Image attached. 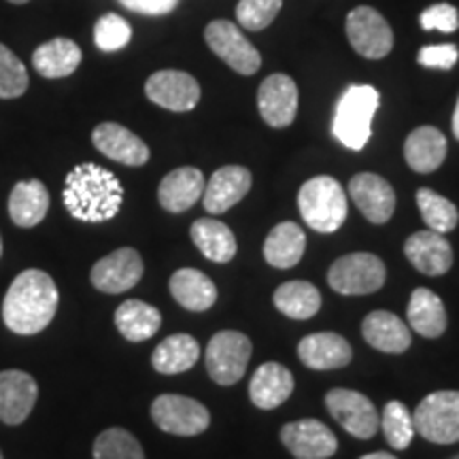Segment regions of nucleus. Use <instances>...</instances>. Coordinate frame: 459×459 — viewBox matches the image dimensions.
<instances>
[{"label": "nucleus", "mask_w": 459, "mask_h": 459, "mask_svg": "<svg viewBox=\"0 0 459 459\" xmlns=\"http://www.w3.org/2000/svg\"><path fill=\"white\" fill-rule=\"evenodd\" d=\"M62 200L74 220L102 223L113 220L124 203V187L111 170L99 164H79L66 175Z\"/></svg>", "instance_id": "f257e3e1"}, {"label": "nucleus", "mask_w": 459, "mask_h": 459, "mask_svg": "<svg viewBox=\"0 0 459 459\" xmlns=\"http://www.w3.org/2000/svg\"><path fill=\"white\" fill-rule=\"evenodd\" d=\"M57 300V287L48 273L37 268L24 271L13 279L4 296V325L22 336L39 334L56 317Z\"/></svg>", "instance_id": "f03ea898"}, {"label": "nucleus", "mask_w": 459, "mask_h": 459, "mask_svg": "<svg viewBox=\"0 0 459 459\" xmlns=\"http://www.w3.org/2000/svg\"><path fill=\"white\" fill-rule=\"evenodd\" d=\"M298 209L315 232L332 234L347 220V194L334 177H313L298 192Z\"/></svg>", "instance_id": "7ed1b4c3"}, {"label": "nucleus", "mask_w": 459, "mask_h": 459, "mask_svg": "<svg viewBox=\"0 0 459 459\" xmlns=\"http://www.w3.org/2000/svg\"><path fill=\"white\" fill-rule=\"evenodd\" d=\"M378 102H381V96L372 85H351L341 96L332 132L344 147L351 152H361L368 145Z\"/></svg>", "instance_id": "20e7f679"}, {"label": "nucleus", "mask_w": 459, "mask_h": 459, "mask_svg": "<svg viewBox=\"0 0 459 459\" xmlns=\"http://www.w3.org/2000/svg\"><path fill=\"white\" fill-rule=\"evenodd\" d=\"M415 432L434 445L459 443V392H434L412 412Z\"/></svg>", "instance_id": "39448f33"}, {"label": "nucleus", "mask_w": 459, "mask_h": 459, "mask_svg": "<svg viewBox=\"0 0 459 459\" xmlns=\"http://www.w3.org/2000/svg\"><path fill=\"white\" fill-rule=\"evenodd\" d=\"M387 268L372 254H349L338 257L328 273V283L336 294L366 296L385 285Z\"/></svg>", "instance_id": "423d86ee"}, {"label": "nucleus", "mask_w": 459, "mask_h": 459, "mask_svg": "<svg viewBox=\"0 0 459 459\" xmlns=\"http://www.w3.org/2000/svg\"><path fill=\"white\" fill-rule=\"evenodd\" d=\"M251 341L243 332L223 330L206 347V372L217 385H234L243 378L251 359Z\"/></svg>", "instance_id": "0eeeda50"}, {"label": "nucleus", "mask_w": 459, "mask_h": 459, "mask_svg": "<svg viewBox=\"0 0 459 459\" xmlns=\"http://www.w3.org/2000/svg\"><path fill=\"white\" fill-rule=\"evenodd\" d=\"M152 419L162 432L175 436H198L209 429L211 423L204 404L177 394L158 395L152 404Z\"/></svg>", "instance_id": "6e6552de"}, {"label": "nucleus", "mask_w": 459, "mask_h": 459, "mask_svg": "<svg viewBox=\"0 0 459 459\" xmlns=\"http://www.w3.org/2000/svg\"><path fill=\"white\" fill-rule=\"evenodd\" d=\"M204 41L217 57L238 74H255L262 66V56L249 39L228 20H215L204 28Z\"/></svg>", "instance_id": "1a4fd4ad"}, {"label": "nucleus", "mask_w": 459, "mask_h": 459, "mask_svg": "<svg viewBox=\"0 0 459 459\" xmlns=\"http://www.w3.org/2000/svg\"><path fill=\"white\" fill-rule=\"evenodd\" d=\"M347 37L361 57L381 60L394 48V32L387 20L372 7H358L347 15Z\"/></svg>", "instance_id": "9d476101"}, {"label": "nucleus", "mask_w": 459, "mask_h": 459, "mask_svg": "<svg viewBox=\"0 0 459 459\" xmlns=\"http://www.w3.org/2000/svg\"><path fill=\"white\" fill-rule=\"evenodd\" d=\"M325 406L349 434L359 440H368L378 429V411L368 395L353 389H330L325 394Z\"/></svg>", "instance_id": "9b49d317"}, {"label": "nucleus", "mask_w": 459, "mask_h": 459, "mask_svg": "<svg viewBox=\"0 0 459 459\" xmlns=\"http://www.w3.org/2000/svg\"><path fill=\"white\" fill-rule=\"evenodd\" d=\"M143 277L141 254L132 247L115 249L91 268V285L102 294H124L139 283Z\"/></svg>", "instance_id": "f8f14e48"}, {"label": "nucleus", "mask_w": 459, "mask_h": 459, "mask_svg": "<svg viewBox=\"0 0 459 459\" xmlns=\"http://www.w3.org/2000/svg\"><path fill=\"white\" fill-rule=\"evenodd\" d=\"M281 443L296 459H330L338 451L332 429L317 419H300L281 429Z\"/></svg>", "instance_id": "ddd939ff"}, {"label": "nucleus", "mask_w": 459, "mask_h": 459, "mask_svg": "<svg viewBox=\"0 0 459 459\" xmlns=\"http://www.w3.org/2000/svg\"><path fill=\"white\" fill-rule=\"evenodd\" d=\"M145 94L153 105L175 113L192 111L200 100V85L183 71H158L147 79Z\"/></svg>", "instance_id": "4468645a"}, {"label": "nucleus", "mask_w": 459, "mask_h": 459, "mask_svg": "<svg viewBox=\"0 0 459 459\" xmlns=\"http://www.w3.org/2000/svg\"><path fill=\"white\" fill-rule=\"evenodd\" d=\"M349 194L355 206L370 223H387L395 211V192L387 179L375 172H359L349 181Z\"/></svg>", "instance_id": "2eb2a0df"}, {"label": "nucleus", "mask_w": 459, "mask_h": 459, "mask_svg": "<svg viewBox=\"0 0 459 459\" xmlns=\"http://www.w3.org/2000/svg\"><path fill=\"white\" fill-rule=\"evenodd\" d=\"M257 108L268 126L287 128L298 113V88L294 79L281 73L264 79L257 90Z\"/></svg>", "instance_id": "dca6fc26"}, {"label": "nucleus", "mask_w": 459, "mask_h": 459, "mask_svg": "<svg viewBox=\"0 0 459 459\" xmlns=\"http://www.w3.org/2000/svg\"><path fill=\"white\" fill-rule=\"evenodd\" d=\"M39 385L24 370L0 372V421L20 426L37 404Z\"/></svg>", "instance_id": "f3484780"}, {"label": "nucleus", "mask_w": 459, "mask_h": 459, "mask_svg": "<svg viewBox=\"0 0 459 459\" xmlns=\"http://www.w3.org/2000/svg\"><path fill=\"white\" fill-rule=\"evenodd\" d=\"M91 143L102 156L113 160V162L124 166H143L149 162V147L122 124H99L91 132Z\"/></svg>", "instance_id": "a211bd4d"}, {"label": "nucleus", "mask_w": 459, "mask_h": 459, "mask_svg": "<svg viewBox=\"0 0 459 459\" xmlns=\"http://www.w3.org/2000/svg\"><path fill=\"white\" fill-rule=\"evenodd\" d=\"M251 172L245 166H221L204 183L203 204L211 215H221L238 204L251 189Z\"/></svg>", "instance_id": "6ab92c4d"}, {"label": "nucleus", "mask_w": 459, "mask_h": 459, "mask_svg": "<svg viewBox=\"0 0 459 459\" xmlns=\"http://www.w3.org/2000/svg\"><path fill=\"white\" fill-rule=\"evenodd\" d=\"M404 255L417 268L419 273L428 277H443L453 266V249L445 234L434 230H421L415 232L404 243Z\"/></svg>", "instance_id": "aec40b11"}, {"label": "nucleus", "mask_w": 459, "mask_h": 459, "mask_svg": "<svg viewBox=\"0 0 459 459\" xmlns=\"http://www.w3.org/2000/svg\"><path fill=\"white\" fill-rule=\"evenodd\" d=\"M298 358L313 370H336L353 359V349L341 334L317 332L302 338L298 344Z\"/></svg>", "instance_id": "412c9836"}, {"label": "nucleus", "mask_w": 459, "mask_h": 459, "mask_svg": "<svg viewBox=\"0 0 459 459\" xmlns=\"http://www.w3.org/2000/svg\"><path fill=\"white\" fill-rule=\"evenodd\" d=\"M204 177L194 166L170 170L158 187V200L169 213H183L203 198Z\"/></svg>", "instance_id": "4be33fe9"}, {"label": "nucleus", "mask_w": 459, "mask_h": 459, "mask_svg": "<svg viewBox=\"0 0 459 459\" xmlns=\"http://www.w3.org/2000/svg\"><path fill=\"white\" fill-rule=\"evenodd\" d=\"M294 394V375L277 361H266L249 383V398L257 409L273 411Z\"/></svg>", "instance_id": "5701e85b"}, {"label": "nucleus", "mask_w": 459, "mask_h": 459, "mask_svg": "<svg viewBox=\"0 0 459 459\" xmlns=\"http://www.w3.org/2000/svg\"><path fill=\"white\" fill-rule=\"evenodd\" d=\"M406 164L419 175L438 170L446 158V139L434 126H419L404 143Z\"/></svg>", "instance_id": "b1692460"}, {"label": "nucleus", "mask_w": 459, "mask_h": 459, "mask_svg": "<svg viewBox=\"0 0 459 459\" xmlns=\"http://www.w3.org/2000/svg\"><path fill=\"white\" fill-rule=\"evenodd\" d=\"M361 334L370 347L383 353H404L411 347V330L398 315L389 311H372L361 324Z\"/></svg>", "instance_id": "393cba45"}, {"label": "nucleus", "mask_w": 459, "mask_h": 459, "mask_svg": "<svg viewBox=\"0 0 459 459\" xmlns=\"http://www.w3.org/2000/svg\"><path fill=\"white\" fill-rule=\"evenodd\" d=\"M49 211V192L39 179L20 181L9 196L11 221L20 228H34Z\"/></svg>", "instance_id": "a878e982"}, {"label": "nucleus", "mask_w": 459, "mask_h": 459, "mask_svg": "<svg viewBox=\"0 0 459 459\" xmlns=\"http://www.w3.org/2000/svg\"><path fill=\"white\" fill-rule=\"evenodd\" d=\"M170 294L187 311H209L217 302V287L213 281L196 268H181L170 277Z\"/></svg>", "instance_id": "bb28decb"}, {"label": "nucleus", "mask_w": 459, "mask_h": 459, "mask_svg": "<svg viewBox=\"0 0 459 459\" xmlns=\"http://www.w3.org/2000/svg\"><path fill=\"white\" fill-rule=\"evenodd\" d=\"M307 249V234L294 221H283L271 230L264 243V257L274 268L287 271L302 260Z\"/></svg>", "instance_id": "cd10ccee"}, {"label": "nucleus", "mask_w": 459, "mask_h": 459, "mask_svg": "<svg viewBox=\"0 0 459 459\" xmlns=\"http://www.w3.org/2000/svg\"><path fill=\"white\" fill-rule=\"evenodd\" d=\"M32 65L45 79H62L82 65V49L71 39L57 37L34 49Z\"/></svg>", "instance_id": "c85d7f7f"}, {"label": "nucleus", "mask_w": 459, "mask_h": 459, "mask_svg": "<svg viewBox=\"0 0 459 459\" xmlns=\"http://www.w3.org/2000/svg\"><path fill=\"white\" fill-rule=\"evenodd\" d=\"M189 237L198 247L200 254L211 262L226 264L237 255V237L226 223L217 220H209V217L196 220L192 223V230H189Z\"/></svg>", "instance_id": "c756f323"}, {"label": "nucleus", "mask_w": 459, "mask_h": 459, "mask_svg": "<svg viewBox=\"0 0 459 459\" xmlns=\"http://www.w3.org/2000/svg\"><path fill=\"white\" fill-rule=\"evenodd\" d=\"M406 317H409L411 328L423 338H438L446 330L445 304L434 291L426 290V287H419L411 294Z\"/></svg>", "instance_id": "7c9ffc66"}, {"label": "nucleus", "mask_w": 459, "mask_h": 459, "mask_svg": "<svg viewBox=\"0 0 459 459\" xmlns=\"http://www.w3.org/2000/svg\"><path fill=\"white\" fill-rule=\"evenodd\" d=\"M115 325L126 341L143 342L158 334L162 315L156 307L143 300H126L115 311Z\"/></svg>", "instance_id": "2f4dec72"}, {"label": "nucleus", "mask_w": 459, "mask_h": 459, "mask_svg": "<svg viewBox=\"0 0 459 459\" xmlns=\"http://www.w3.org/2000/svg\"><path fill=\"white\" fill-rule=\"evenodd\" d=\"M200 344L189 334H172L158 344L152 355V366L160 375H181L196 366Z\"/></svg>", "instance_id": "473e14b6"}, {"label": "nucleus", "mask_w": 459, "mask_h": 459, "mask_svg": "<svg viewBox=\"0 0 459 459\" xmlns=\"http://www.w3.org/2000/svg\"><path fill=\"white\" fill-rule=\"evenodd\" d=\"M273 302L287 317L291 319H311L321 308V294L308 281H287L273 294Z\"/></svg>", "instance_id": "72a5a7b5"}, {"label": "nucleus", "mask_w": 459, "mask_h": 459, "mask_svg": "<svg viewBox=\"0 0 459 459\" xmlns=\"http://www.w3.org/2000/svg\"><path fill=\"white\" fill-rule=\"evenodd\" d=\"M417 206L421 211L423 221L428 223L429 230L438 234H449L457 228L459 211L449 198L440 196L432 189L421 187L417 192Z\"/></svg>", "instance_id": "f704fd0d"}, {"label": "nucleus", "mask_w": 459, "mask_h": 459, "mask_svg": "<svg viewBox=\"0 0 459 459\" xmlns=\"http://www.w3.org/2000/svg\"><path fill=\"white\" fill-rule=\"evenodd\" d=\"M381 428L389 446H394L395 451L409 449L412 436H415V423H412V412L406 409V404L398 400L387 402L381 415Z\"/></svg>", "instance_id": "c9c22d12"}, {"label": "nucleus", "mask_w": 459, "mask_h": 459, "mask_svg": "<svg viewBox=\"0 0 459 459\" xmlns=\"http://www.w3.org/2000/svg\"><path fill=\"white\" fill-rule=\"evenodd\" d=\"M94 459H145V453L128 429L108 428L94 440Z\"/></svg>", "instance_id": "e433bc0d"}, {"label": "nucleus", "mask_w": 459, "mask_h": 459, "mask_svg": "<svg viewBox=\"0 0 459 459\" xmlns=\"http://www.w3.org/2000/svg\"><path fill=\"white\" fill-rule=\"evenodd\" d=\"M28 83L30 79H28L26 66L7 45L0 43V99H20L28 90Z\"/></svg>", "instance_id": "4c0bfd02"}, {"label": "nucleus", "mask_w": 459, "mask_h": 459, "mask_svg": "<svg viewBox=\"0 0 459 459\" xmlns=\"http://www.w3.org/2000/svg\"><path fill=\"white\" fill-rule=\"evenodd\" d=\"M281 7H283V0H240L237 17L245 30L260 32L273 24Z\"/></svg>", "instance_id": "58836bf2"}, {"label": "nucleus", "mask_w": 459, "mask_h": 459, "mask_svg": "<svg viewBox=\"0 0 459 459\" xmlns=\"http://www.w3.org/2000/svg\"><path fill=\"white\" fill-rule=\"evenodd\" d=\"M132 28L124 17L107 13L94 26V43L102 51H119L130 43Z\"/></svg>", "instance_id": "ea45409f"}, {"label": "nucleus", "mask_w": 459, "mask_h": 459, "mask_svg": "<svg viewBox=\"0 0 459 459\" xmlns=\"http://www.w3.org/2000/svg\"><path fill=\"white\" fill-rule=\"evenodd\" d=\"M423 30H438V32H455L459 28V11L453 7V4L440 3V4H432L423 11L421 17Z\"/></svg>", "instance_id": "a19ab883"}, {"label": "nucleus", "mask_w": 459, "mask_h": 459, "mask_svg": "<svg viewBox=\"0 0 459 459\" xmlns=\"http://www.w3.org/2000/svg\"><path fill=\"white\" fill-rule=\"evenodd\" d=\"M459 60L457 45H426L417 56V62L426 68H438V71H451Z\"/></svg>", "instance_id": "79ce46f5"}, {"label": "nucleus", "mask_w": 459, "mask_h": 459, "mask_svg": "<svg viewBox=\"0 0 459 459\" xmlns=\"http://www.w3.org/2000/svg\"><path fill=\"white\" fill-rule=\"evenodd\" d=\"M126 9L143 15H166L179 4V0H119Z\"/></svg>", "instance_id": "37998d69"}, {"label": "nucleus", "mask_w": 459, "mask_h": 459, "mask_svg": "<svg viewBox=\"0 0 459 459\" xmlns=\"http://www.w3.org/2000/svg\"><path fill=\"white\" fill-rule=\"evenodd\" d=\"M359 459H398V457L392 455V453H387V451H377V453H368V455H364Z\"/></svg>", "instance_id": "c03bdc74"}, {"label": "nucleus", "mask_w": 459, "mask_h": 459, "mask_svg": "<svg viewBox=\"0 0 459 459\" xmlns=\"http://www.w3.org/2000/svg\"><path fill=\"white\" fill-rule=\"evenodd\" d=\"M453 134H455V139L459 141V100H457L455 113H453Z\"/></svg>", "instance_id": "a18cd8bd"}, {"label": "nucleus", "mask_w": 459, "mask_h": 459, "mask_svg": "<svg viewBox=\"0 0 459 459\" xmlns=\"http://www.w3.org/2000/svg\"><path fill=\"white\" fill-rule=\"evenodd\" d=\"M9 3H13V4H26L28 0H9Z\"/></svg>", "instance_id": "49530a36"}, {"label": "nucleus", "mask_w": 459, "mask_h": 459, "mask_svg": "<svg viewBox=\"0 0 459 459\" xmlns=\"http://www.w3.org/2000/svg\"><path fill=\"white\" fill-rule=\"evenodd\" d=\"M0 255H3V238H0Z\"/></svg>", "instance_id": "de8ad7c7"}, {"label": "nucleus", "mask_w": 459, "mask_h": 459, "mask_svg": "<svg viewBox=\"0 0 459 459\" xmlns=\"http://www.w3.org/2000/svg\"><path fill=\"white\" fill-rule=\"evenodd\" d=\"M451 459H459V453H457V455H455V457H451Z\"/></svg>", "instance_id": "09e8293b"}, {"label": "nucleus", "mask_w": 459, "mask_h": 459, "mask_svg": "<svg viewBox=\"0 0 459 459\" xmlns=\"http://www.w3.org/2000/svg\"><path fill=\"white\" fill-rule=\"evenodd\" d=\"M0 459H3V453H0Z\"/></svg>", "instance_id": "8fccbe9b"}]
</instances>
